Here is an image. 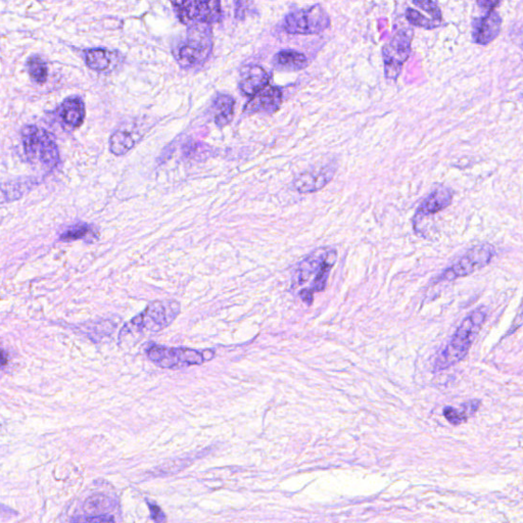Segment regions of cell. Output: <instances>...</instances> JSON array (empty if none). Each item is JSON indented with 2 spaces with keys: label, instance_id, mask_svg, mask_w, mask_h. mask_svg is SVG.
I'll return each mask as SVG.
<instances>
[{
  "label": "cell",
  "instance_id": "6da1fadb",
  "mask_svg": "<svg viewBox=\"0 0 523 523\" xmlns=\"http://www.w3.org/2000/svg\"><path fill=\"white\" fill-rule=\"evenodd\" d=\"M488 316V310L480 307L471 312L459 325L450 343L444 347V351L437 357L435 364V371L448 369L461 362L469 349L472 345L478 333L482 329Z\"/></svg>",
  "mask_w": 523,
  "mask_h": 523
},
{
  "label": "cell",
  "instance_id": "7a4b0ae2",
  "mask_svg": "<svg viewBox=\"0 0 523 523\" xmlns=\"http://www.w3.org/2000/svg\"><path fill=\"white\" fill-rule=\"evenodd\" d=\"M208 25L195 24L190 28L187 37L175 53L179 64L183 67L199 66L208 60L213 49L212 30Z\"/></svg>",
  "mask_w": 523,
  "mask_h": 523
},
{
  "label": "cell",
  "instance_id": "3957f363",
  "mask_svg": "<svg viewBox=\"0 0 523 523\" xmlns=\"http://www.w3.org/2000/svg\"><path fill=\"white\" fill-rule=\"evenodd\" d=\"M179 312L180 306L175 300H157L132 319L122 331H159L168 326Z\"/></svg>",
  "mask_w": 523,
  "mask_h": 523
},
{
  "label": "cell",
  "instance_id": "277c9868",
  "mask_svg": "<svg viewBox=\"0 0 523 523\" xmlns=\"http://www.w3.org/2000/svg\"><path fill=\"white\" fill-rule=\"evenodd\" d=\"M329 13L320 4L296 11L285 17L282 29L289 34H320L330 27Z\"/></svg>",
  "mask_w": 523,
  "mask_h": 523
},
{
  "label": "cell",
  "instance_id": "5b68a950",
  "mask_svg": "<svg viewBox=\"0 0 523 523\" xmlns=\"http://www.w3.org/2000/svg\"><path fill=\"white\" fill-rule=\"evenodd\" d=\"M214 351L205 353L186 347H166L152 345L147 350V357L152 362L161 368L178 369L186 366L201 365L214 357Z\"/></svg>",
  "mask_w": 523,
  "mask_h": 523
},
{
  "label": "cell",
  "instance_id": "8992f818",
  "mask_svg": "<svg viewBox=\"0 0 523 523\" xmlns=\"http://www.w3.org/2000/svg\"><path fill=\"white\" fill-rule=\"evenodd\" d=\"M412 39L413 31L411 29H402L395 33L390 41L383 46L385 74L388 79H398L404 64L410 57Z\"/></svg>",
  "mask_w": 523,
  "mask_h": 523
},
{
  "label": "cell",
  "instance_id": "52a82bcc",
  "mask_svg": "<svg viewBox=\"0 0 523 523\" xmlns=\"http://www.w3.org/2000/svg\"><path fill=\"white\" fill-rule=\"evenodd\" d=\"M495 253V248L491 244H478L467 251L459 261L446 269L439 277V280L452 282L457 278L470 275L475 271L488 266Z\"/></svg>",
  "mask_w": 523,
  "mask_h": 523
},
{
  "label": "cell",
  "instance_id": "ba28073f",
  "mask_svg": "<svg viewBox=\"0 0 523 523\" xmlns=\"http://www.w3.org/2000/svg\"><path fill=\"white\" fill-rule=\"evenodd\" d=\"M175 6L185 23L211 25L221 20L220 0H177Z\"/></svg>",
  "mask_w": 523,
  "mask_h": 523
},
{
  "label": "cell",
  "instance_id": "9c48e42d",
  "mask_svg": "<svg viewBox=\"0 0 523 523\" xmlns=\"http://www.w3.org/2000/svg\"><path fill=\"white\" fill-rule=\"evenodd\" d=\"M502 30V18L499 13L491 11L484 17L472 21L471 38L477 46H486L499 37Z\"/></svg>",
  "mask_w": 523,
  "mask_h": 523
},
{
  "label": "cell",
  "instance_id": "30bf717a",
  "mask_svg": "<svg viewBox=\"0 0 523 523\" xmlns=\"http://www.w3.org/2000/svg\"><path fill=\"white\" fill-rule=\"evenodd\" d=\"M336 172V168L330 164L321 169L303 173L293 180V188L298 194L317 192L333 179Z\"/></svg>",
  "mask_w": 523,
  "mask_h": 523
},
{
  "label": "cell",
  "instance_id": "8fae6325",
  "mask_svg": "<svg viewBox=\"0 0 523 523\" xmlns=\"http://www.w3.org/2000/svg\"><path fill=\"white\" fill-rule=\"evenodd\" d=\"M133 123L120 126L110 137V152L117 157L124 156L141 140L147 131Z\"/></svg>",
  "mask_w": 523,
  "mask_h": 523
},
{
  "label": "cell",
  "instance_id": "7c38bea8",
  "mask_svg": "<svg viewBox=\"0 0 523 523\" xmlns=\"http://www.w3.org/2000/svg\"><path fill=\"white\" fill-rule=\"evenodd\" d=\"M282 105V92L278 87L267 85L263 91L258 92L244 107V113L273 114Z\"/></svg>",
  "mask_w": 523,
  "mask_h": 523
},
{
  "label": "cell",
  "instance_id": "4fadbf2b",
  "mask_svg": "<svg viewBox=\"0 0 523 523\" xmlns=\"http://www.w3.org/2000/svg\"><path fill=\"white\" fill-rule=\"evenodd\" d=\"M270 76L266 69L257 65H249L240 71L239 91L244 96L253 98L269 85Z\"/></svg>",
  "mask_w": 523,
  "mask_h": 523
},
{
  "label": "cell",
  "instance_id": "5bb4252c",
  "mask_svg": "<svg viewBox=\"0 0 523 523\" xmlns=\"http://www.w3.org/2000/svg\"><path fill=\"white\" fill-rule=\"evenodd\" d=\"M329 251V248L317 249L307 255L303 261L298 263L295 276H293V284L303 285L307 284L312 277H315L326 259Z\"/></svg>",
  "mask_w": 523,
  "mask_h": 523
},
{
  "label": "cell",
  "instance_id": "9a60e30c",
  "mask_svg": "<svg viewBox=\"0 0 523 523\" xmlns=\"http://www.w3.org/2000/svg\"><path fill=\"white\" fill-rule=\"evenodd\" d=\"M453 195L454 194H453L452 190L446 187V186H441V187L433 190L432 194L428 195L419 206L416 215H415V220L437 214V213L448 208L452 203Z\"/></svg>",
  "mask_w": 523,
  "mask_h": 523
},
{
  "label": "cell",
  "instance_id": "2e32d148",
  "mask_svg": "<svg viewBox=\"0 0 523 523\" xmlns=\"http://www.w3.org/2000/svg\"><path fill=\"white\" fill-rule=\"evenodd\" d=\"M58 116L60 122L66 127L72 128V129L79 128L84 122V102L77 96L67 98L58 107Z\"/></svg>",
  "mask_w": 523,
  "mask_h": 523
},
{
  "label": "cell",
  "instance_id": "e0dca14e",
  "mask_svg": "<svg viewBox=\"0 0 523 523\" xmlns=\"http://www.w3.org/2000/svg\"><path fill=\"white\" fill-rule=\"evenodd\" d=\"M273 65L278 71L298 72L307 68L309 60L298 51H282L274 55Z\"/></svg>",
  "mask_w": 523,
  "mask_h": 523
},
{
  "label": "cell",
  "instance_id": "ac0fdd59",
  "mask_svg": "<svg viewBox=\"0 0 523 523\" xmlns=\"http://www.w3.org/2000/svg\"><path fill=\"white\" fill-rule=\"evenodd\" d=\"M22 143L27 159L30 163H36L39 159L41 129L33 125L26 126L22 131Z\"/></svg>",
  "mask_w": 523,
  "mask_h": 523
},
{
  "label": "cell",
  "instance_id": "d6986e66",
  "mask_svg": "<svg viewBox=\"0 0 523 523\" xmlns=\"http://www.w3.org/2000/svg\"><path fill=\"white\" fill-rule=\"evenodd\" d=\"M235 100L228 94H218L214 100L215 123L218 127L230 124L234 116Z\"/></svg>",
  "mask_w": 523,
  "mask_h": 523
},
{
  "label": "cell",
  "instance_id": "ffe728a7",
  "mask_svg": "<svg viewBox=\"0 0 523 523\" xmlns=\"http://www.w3.org/2000/svg\"><path fill=\"white\" fill-rule=\"evenodd\" d=\"M39 161L47 168H55L60 161V152L55 138L44 129H41Z\"/></svg>",
  "mask_w": 523,
  "mask_h": 523
},
{
  "label": "cell",
  "instance_id": "44dd1931",
  "mask_svg": "<svg viewBox=\"0 0 523 523\" xmlns=\"http://www.w3.org/2000/svg\"><path fill=\"white\" fill-rule=\"evenodd\" d=\"M482 406V402L478 399H471L468 403L463 404L460 408L446 407L444 409V416L453 425H460L475 415Z\"/></svg>",
  "mask_w": 523,
  "mask_h": 523
},
{
  "label": "cell",
  "instance_id": "7402d4cb",
  "mask_svg": "<svg viewBox=\"0 0 523 523\" xmlns=\"http://www.w3.org/2000/svg\"><path fill=\"white\" fill-rule=\"evenodd\" d=\"M85 62L89 69L105 72L114 62V53L105 48H91L84 51Z\"/></svg>",
  "mask_w": 523,
  "mask_h": 523
},
{
  "label": "cell",
  "instance_id": "603a6c76",
  "mask_svg": "<svg viewBox=\"0 0 523 523\" xmlns=\"http://www.w3.org/2000/svg\"><path fill=\"white\" fill-rule=\"evenodd\" d=\"M336 261H338V251L334 250V249H329L326 259L323 263L320 271L314 277L313 284H312L311 286V289L314 293L324 291L327 285V280H329L330 270L333 268Z\"/></svg>",
  "mask_w": 523,
  "mask_h": 523
},
{
  "label": "cell",
  "instance_id": "cb8c5ba5",
  "mask_svg": "<svg viewBox=\"0 0 523 523\" xmlns=\"http://www.w3.org/2000/svg\"><path fill=\"white\" fill-rule=\"evenodd\" d=\"M113 509V502L105 495H94L84 503V511L94 515H102Z\"/></svg>",
  "mask_w": 523,
  "mask_h": 523
},
{
  "label": "cell",
  "instance_id": "d4e9b609",
  "mask_svg": "<svg viewBox=\"0 0 523 523\" xmlns=\"http://www.w3.org/2000/svg\"><path fill=\"white\" fill-rule=\"evenodd\" d=\"M27 69H28L31 79L35 83L44 84L46 82L48 69H47L46 62L41 58L32 55L27 62Z\"/></svg>",
  "mask_w": 523,
  "mask_h": 523
},
{
  "label": "cell",
  "instance_id": "484cf974",
  "mask_svg": "<svg viewBox=\"0 0 523 523\" xmlns=\"http://www.w3.org/2000/svg\"><path fill=\"white\" fill-rule=\"evenodd\" d=\"M406 19L413 26L419 27V28L426 29V30H433L442 26V21H437L435 19H428L421 15L418 11L414 8H408L406 11Z\"/></svg>",
  "mask_w": 523,
  "mask_h": 523
},
{
  "label": "cell",
  "instance_id": "4316f807",
  "mask_svg": "<svg viewBox=\"0 0 523 523\" xmlns=\"http://www.w3.org/2000/svg\"><path fill=\"white\" fill-rule=\"evenodd\" d=\"M92 233H93V231H92V227L89 224H76V225L69 228L68 230L65 231L60 235V239L65 240V241H71V240L85 239L87 235H91Z\"/></svg>",
  "mask_w": 523,
  "mask_h": 523
},
{
  "label": "cell",
  "instance_id": "83f0119b",
  "mask_svg": "<svg viewBox=\"0 0 523 523\" xmlns=\"http://www.w3.org/2000/svg\"><path fill=\"white\" fill-rule=\"evenodd\" d=\"M412 1L417 8H421L424 12L432 15V19L437 20V21H442V19H443V13H442L441 8L437 6V2L433 1V0H412Z\"/></svg>",
  "mask_w": 523,
  "mask_h": 523
},
{
  "label": "cell",
  "instance_id": "f1b7e54d",
  "mask_svg": "<svg viewBox=\"0 0 523 523\" xmlns=\"http://www.w3.org/2000/svg\"><path fill=\"white\" fill-rule=\"evenodd\" d=\"M148 507H150V516L152 519L157 522H166V516L164 512L161 510V508L156 504H152L150 502H147Z\"/></svg>",
  "mask_w": 523,
  "mask_h": 523
},
{
  "label": "cell",
  "instance_id": "f546056e",
  "mask_svg": "<svg viewBox=\"0 0 523 523\" xmlns=\"http://www.w3.org/2000/svg\"><path fill=\"white\" fill-rule=\"evenodd\" d=\"M502 0H477V6L484 10H488L489 12L495 10L499 6Z\"/></svg>",
  "mask_w": 523,
  "mask_h": 523
},
{
  "label": "cell",
  "instance_id": "4dcf8cb0",
  "mask_svg": "<svg viewBox=\"0 0 523 523\" xmlns=\"http://www.w3.org/2000/svg\"><path fill=\"white\" fill-rule=\"evenodd\" d=\"M523 324V300H522V307H520L519 312H518L517 316H516L515 320H514L513 324H512L510 330H509L508 333H507V336H510L511 333H513L515 330H517L519 329L520 326Z\"/></svg>",
  "mask_w": 523,
  "mask_h": 523
},
{
  "label": "cell",
  "instance_id": "1f68e13d",
  "mask_svg": "<svg viewBox=\"0 0 523 523\" xmlns=\"http://www.w3.org/2000/svg\"><path fill=\"white\" fill-rule=\"evenodd\" d=\"M85 520L87 522H114V518L107 515V514H102V515L91 516V517H87Z\"/></svg>",
  "mask_w": 523,
  "mask_h": 523
},
{
  "label": "cell",
  "instance_id": "d6a6232c",
  "mask_svg": "<svg viewBox=\"0 0 523 523\" xmlns=\"http://www.w3.org/2000/svg\"><path fill=\"white\" fill-rule=\"evenodd\" d=\"M512 39H513L514 44H517L518 46L522 47L523 49V24L522 27L516 29V31L512 32Z\"/></svg>",
  "mask_w": 523,
  "mask_h": 523
},
{
  "label": "cell",
  "instance_id": "836d02e7",
  "mask_svg": "<svg viewBox=\"0 0 523 523\" xmlns=\"http://www.w3.org/2000/svg\"><path fill=\"white\" fill-rule=\"evenodd\" d=\"M313 293L314 291H312L311 289H303L300 293V298H302L306 304L311 305L312 303H313Z\"/></svg>",
  "mask_w": 523,
  "mask_h": 523
}]
</instances>
